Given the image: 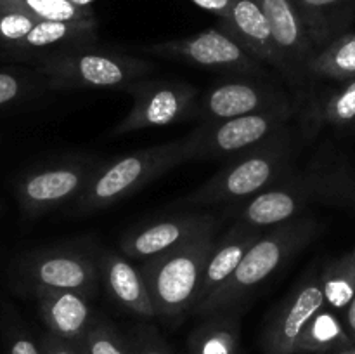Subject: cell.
<instances>
[{
    "instance_id": "cell-33",
    "label": "cell",
    "mask_w": 355,
    "mask_h": 354,
    "mask_svg": "<svg viewBox=\"0 0 355 354\" xmlns=\"http://www.w3.org/2000/svg\"><path fill=\"white\" fill-rule=\"evenodd\" d=\"M40 349L42 354H83L78 344L59 339L51 332H47L40 339Z\"/></svg>"
},
{
    "instance_id": "cell-36",
    "label": "cell",
    "mask_w": 355,
    "mask_h": 354,
    "mask_svg": "<svg viewBox=\"0 0 355 354\" xmlns=\"http://www.w3.org/2000/svg\"><path fill=\"white\" fill-rule=\"evenodd\" d=\"M68 2L75 3V6H80V7H90V3H94L96 0H68Z\"/></svg>"
},
{
    "instance_id": "cell-4",
    "label": "cell",
    "mask_w": 355,
    "mask_h": 354,
    "mask_svg": "<svg viewBox=\"0 0 355 354\" xmlns=\"http://www.w3.org/2000/svg\"><path fill=\"white\" fill-rule=\"evenodd\" d=\"M186 162L189 160L184 139L137 149L110 162H103L87 189L69 207L68 215L82 217L114 207Z\"/></svg>"
},
{
    "instance_id": "cell-1",
    "label": "cell",
    "mask_w": 355,
    "mask_h": 354,
    "mask_svg": "<svg viewBox=\"0 0 355 354\" xmlns=\"http://www.w3.org/2000/svg\"><path fill=\"white\" fill-rule=\"evenodd\" d=\"M318 235L319 222L311 214H302L283 224L263 229L262 236L245 253L238 269L215 294L196 305L193 314L207 318L238 309L253 290L293 259Z\"/></svg>"
},
{
    "instance_id": "cell-23",
    "label": "cell",
    "mask_w": 355,
    "mask_h": 354,
    "mask_svg": "<svg viewBox=\"0 0 355 354\" xmlns=\"http://www.w3.org/2000/svg\"><path fill=\"white\" fill-rule=\"evenodd\" d=\"M352 346V339L338 316L322 307L297 340L295 354H335Z\"/></svg>"
},
{
    "instance_id": "cell-22",
    "label": "cell",
    "mask_w": 355,
    "mask_h": 354,
    "mask_svg": "<svg viewBox=\"0 0 355 354\" xmlns=\"http://www.w3.org/2000/svg\"><path fill=\"white\" fill-rule=\"evenodd\" d=\"M304 19L309 37L315 49L338 37V30L347 21L355 0H291Z\"/></svg>"
},
{
    "instance_id": "cell-32",
    "label": "cell",
    "mask_w": 355,
    "mask_h": 354,
    "mask_svg": "<svg viewBox=\"0 0 355 354\" xmlns=\"http://www.w3.org/2000/svg\"><path fill=\"white\" fill-rule=\"evenodd\" d=\"M28 92V82L19 75L0 71V106L16 103Z\"/></svg>"
},
{
    "instance_id": "cell-39",
    "label": "cell",
    "mask_w": 355,
    "mask_h": 354,
    "mask_svg": "<svg viewBox=\"0 0 355 354\" xmlns=\"http://www.w3.org/2000/svg\"><path fill=\"white\" fill-rule=\"evenodd\" d=\"M0 210H2V207H0Z\"/></svg>"
},
{
    "instance_id": "cell-19",
    "label": "cell",
    "mask_w": 355,
    "mask_h": 354,
    "mask_svg": "<svg viewBox=\"0 0 355 354\" xmlns=\"http://www.w3.org/2000/svg\"><path fill=\"white\" fill-rule=\"evenodd\" d=\"M101 280L118 305L139 318H158L141 269H135L123 255L116 252H103L99 255Z\"/></svg>"
},
{
    "instance_id": "cell-34",
    "label": "cell",
    "mask_w": 355,
    "mask_h": 354,
    "mask_svg": "<svg viewBox=\"0 0 355 354\" xmlns=\"http://www.w3.org/2000/svg\"><path fill=\"white\" fill-rule=\"evenodd\" d=\"M194 6L201 7V9L208 10V12H214L215 16L224 17L227 14L229 7H231L232 0H191Z\"/></svg>"
},
{
    "instance_id": "cell-6",
    "label": "cell",
    "mask_w": 355,
    "mask_h": 354,
    "mask_svg": "<svg viewBox=\"0 0 355 354\" xmlns=\"http://www.w3.org/2000/svg\"><path fill=\"white\" fill-rule=\"evenodd\" d=\"M101 283L99 255L92 243L69 242L31 250L10 266L16 292L37 297L44 292L71 290L94 298Z\"/></svg>"
},
{
    "instance_id": "cell-10",
    "label": "cell",
    "mask_w": 355,
    "mask_h": 354,
    "mask_svg": "<svg viewBox=\"0 0 355 354\" xmlns=\"http://www.w3.org/2000/svg\"><path fill=\"white\" fill-rule=\"evenodd\" d=\"M132 108L111 130V135H127L142 128L166 127L184 120L196 106L198 89L182 80L139 78L125 89Z\"/></svg>"
},
{
    "instance_id": "cell-2",
    "label": "cell",
    "mask_w": 355,
    "mask_h": 354,
    "mask_svg": "<svg viewBox=\"0 0 355 354\" xmlns=\"http://www.w3.org/2000/svg\"><path fill=\"white\" fill-rule=\"evenodd\" d=\"M354 180L340 163L311 165L300 176H286L243 203L238 222L257 229L283 224L304 214L312 203H347Z\"/></svg>"
},
{
    "instance_id": "cell-18",
    "label": "cell",
    "mask_w": 355,
    "mask_h": 354,
    "mask_svg": "<svg viewBox=\"0 0 355 354\" xmlns=\"http://www.w3.org/2000/svg\"><path fill=\"white\" fill-rule=\"evenodd\" d=\"M35 301L47 332L68 342H82L96 318L90 305L92 298L78 292H44L38 294Z\"/></svg>"
},
{
    "instance_id": "cell-20",
    "label": "cell",
    "mask_w": 355,
    "mask_h": 354,
    "mask_svg": "<svg viewBox=\"0 0 355 354\" xmlns=\"http://www.w3.org/2000/svg\"><path fill=\"white\" fill-rule=\"evenodd\" d=\"M262 233L263 229H257L252 228V226L243 224V222H236L222 236V239L217 242L214 252H211L210 260H208L196 305L207 301L211 294H215L231 278V274L238 269L245 253L262 236Z\"/></svg>"
},
{
    "instance_id": "cell-9",
    "label": "cell",
    "mask_w": 355,
    "mask_h": 354,
    "mask_svg": "<svg viewBox=\"0 0 355 354\" xmlns=\"http://www.w3.org/2000/svg\"><path fill=\"white\" fill-rule=\"evenodd\" d=\"M290 117L291 113L270 111L203 121L184 137L187 160L232 158L286 130Z\"/></svg>"
},
{
    "instance_id": "cell-14",
    "label": "cell",
    "mask_w": 355,
    "mask_h": 354,
    "mask_svg": "<svg viewBox=\"0 0 355 354\" xmlns=\"http://www.w3.org/2000/svg\"><path fill=\"white\" fill-rule=\"evenodd\" d=\"M208 229H217V219L211 214L200 212L173 215L125 233L120 239V248L123 255L144 262L182 245Z\"/></svg>"
},
{
    "instance_id": "cell-21",
    "label": "cell",
    "mask_w": 355,
    "mask_h": 354,
    "mask_svg": "<svg viewBox=\"0 0 355 354\" xmlns=\"http://www.w3.org/2000/svg\"><path fill=\"white\" fill-rule=\"evenodd\" d=\"M241 319L239 311L207 316L187 339L189 354H239Z\"/></svg>"
},
{
    "instance_id": "cell-12",
    "label": "cell",
    "mask_w": 355,
    "mask_h": 354,
    "mask_svg": "<svg viewBox=\"0 0 355 354\" xmlns=\"http://www.w3.org/2000/svg\"><path fill=\"white\" fill-rule=\"evenodd\" d=\"M324 305L319 274L302 278L267 318L260 337L262 353L295 354V346L305 326Z\"/></svg>"
},
{
    "instance_id": "cell-38",
    "label": "cell",
    "mask_w": 355,
    "mask_h": 354,
    "mask_svg": "<svg viewBox=\"0 0 355 354\" xmlns=\"http://www.w3.org/2000/svg\"><path fill=\"white\" fill-rule=\"evenodd\" d=\"M352 253H354V257H355V248H354V250H352Z\"/></svg>"
},
{
    "instance_id": "cell-30",
    "label": "cell",
    "mask_w": 355,
    "mask_h": 354,
    "mask_svg": "<svg viewBox=\"0 0 355 354\" xmlns=\"http://www.w3.org/2000/svg\"><path fill=\"white\" fill-rule=\"evenodd\" d=\"M132 354H173L162 333L151 325H137L128 333Z\"/></svg>"
},
{
    "instance_id": "cell-27",
    "label": "cell",
    "mask_w": 355,
    "mask_h": 354,
    "mask_svg": "<svg viewBox=\"0 0 355 354\" xmlns=\"http://www.w3.org/2000/svg\"><path fill=\"white\" fill-rule=\"evenodd\" d=\"M0 10L26 14L37 21H82L96 17L92 7H80L68 0H0Z\"/></svg>"
},
{
    "instance_id": "cell-16",
    "label": "cell",
    "mask_w": 355,
    "mask_h": 354,
    "mask_svg": "<svg viewBox=\"0 0 355 354\" xmlns=\"http://www.w3.org/2000/svg\"><path fill=\"white\" fill-rule=\"evenodd\" d=\"M269 19L274 44L286 66V75L307 71V62L315 54L314 42L309 37L304 19L291 0H259Z\"/></svg>"
},
{
    "instance_id": "cell-25",
    "label": "cell",
    "mask_w": 355,
    "mask_h": 354,
    "mask_svg": "<svg viewBox=\"0 0 355 354\" xmlns=\"http://www.w3.org/2000/svg\"><path fill=\"white\" fill-rule=\"evenodd\" d=\"M307 71L338 82L355 78V33H342L315 51L307 62Z\"/></svg>"
},
{
    "instance_id": "cell-26",
    "label": "cell",
    "mask_w": 355,
    "mask_h": 354,
    "mask_svg": "<svg viewBox=\"0 0 355 354\" xmlns=\"http://www.w3.org/2000/svg\"><path fill=\"white\" fill-rule=\"evenodd\" d=\"M321 287L326 304L336 311H343L355 297V257L354 253L340 257L324 267L321 274Z\"/></svg>"
},
{
    "instance_id": "cell-29",
    "label": "cell",
    "mask_w": 355,
    "mask_h": 354,
    "mask_svg": "<svg viewBox=\"0 0 355 354\" xmlns=\"http://www.w3.org/2000/svg\"><path fill=\"white\" fill-rule=\"evenodd\" d=\"M38 21L33 17L12 10H0V47L7 51L19 44L35 28Z\"/></svg>"
},
{
    "instance_id": "cell-37",
    "label": "cell",
    "mask_w": 355,
    "mask_h": 354,
    "mask_svg": "<svg viewBox=\"0 0 355 354\" xmlns=\"http://www.w3.org/2000/svg\"><path fill=\"white\" fill-rule=\"evenodd\" d=\"M335 354H355V346H352V347H347V349L338 351V353H335Z\"/></svg>"
},
{
    "instance_id": "cell-13",
    "label": "cell",
    "mask_w": 355,
    "mask_h": 354,
    "mask_svg": "<svg viewBox=\"0 0 355 354\" xmlns=\"http://www.w3.org/2000/svg\"><path fill=\"white\" fill-rule=\"evenodd\" d=\"M283 111L291 113L290 101L281 90L253 80H229L211 87L198 104L203 121L227 120L245 115Z\"/></svg>"
},
{
    "instance_id": "cell-24",
    "label": "cell",
    "mask_w": 355,
    "mask_h": 354,
    "mask_svg": "<svg viewBox=\"0 0 355 354\" xmlns=\"http://www.w3.org/2000/svg\"><path fill=\"white\" fill-rule=\"evenodd\" d=\"M355 121V78L338 90L315 99L304 117L305 134L312 135L326 125L345 127Z\"/></svg>"
},
{
    "instance_id": "cell-8",
    "label": "cell",
    "mask_w": 355,
    "mask_h": 354,
    "mask_svg": "<svg viewBox=\"0 0 355 354\" xmlns=\"http://www.w3.org/2000/svg\"><path fill=\"white\" fill-rule=\"evenodd\" d=\"M103 160L90 155L66 156L24 174L16 184L19 208L28 217L71 207L87 189Z\"/></svg>"
},
{
    "instance_id": "cell-31",
    "label": "cell",
    "mask_w": 355,
    "mask_h": 354,
    "mask_svg": "<svg viewBox=\"0 0 355 354\" xmlns=\"http://www.w3.org/2000/svg\"><path fill=\"white\" fill-rule=\"evenodd\" d=\"M7 354H42L40 342H35L33 337L23 326L12 325L6 332Z\"/></svg>"
},
{
    "instance_id": "cell-15",
    "label": "cell",
    "mask_w": 355,
    "mask_h": 354,
    "mask_svg": "<svg viewBox=\"0 0 355 354\" xmlns=\"http://www.w3.org/2000/svg\"><path fill=\"white\" fill-rule=\"evenodd\" d=\"M218 28L234 38L250 56L286 73V66L274 44L269 19L259 0H232L227 14L218 17Z\"/></svg>"
},
{
    "instance_id": "cell-7",
    "label": "cell",
    "mask_w": 355,
    "mask_h": 354,
    "mask_svg": "<svg viewBox=\"0 0 355 354\" xmlns=\"http://www.w3.org/2000/svg\"><path fill=\"white\" fill-rule=\"evenodd\" d=\"M76 47L37 61V71L52 90L118 89L125 90L135 80L155 69L149 61L120 54Z\"/></svg>"
},
{
    "instance_id": "cell-3",
    "label": "cell",
    "mask_w": 355,
    "mask_h": 354,
    "mask_svg": "<svg viewBox=\"0 0 355 354\" xmlns=\"http://www.w3.org/2000/svg\"><path fill=\"white\" fill-rule=\"evenodd\" d=\"M295 146L286 130L257 148L232 156L218 172L177 205L200 207L243 201L257 196L288 176L293 162Z\"/></svg>"
},
{
    "instance_id": "cell-11",
    "label": "cell",
    "mask_w": 355,
    "mask_h": 354,
    "mask_svg": "<svg viewBox=\"0 0 355 354\" xmlns=\"http://www.w3.org/2000/svg\"><path fill=\"white\" fill-rule=\"evenodd\" d=\"M155 56L200 66L207 69L241 73V75H263L259 59L250 56L238 42L220 28H208L196 35L175 40L159 42L148 47Z\"/></svg>"
},
{
    "instance_id": "cell-35",
    "label": "cell",
    "mask_w": 355,
    "mask_h": 354,
    "mask_svg": "<svg viewBox=\"0 0 355 354\" xmlns=\"http://www.w3.org/2000/svg\"><path fill=\"white\" fill-rule=\"evenodd\" d=\"M345 328H347V332H349L350 339H352V342L355 346V297L349 304V307L345 309Z\"/></svg>"
},
{
    "instance_id": "cell-28",
    "label": "cell",
    "mask_w": 355,
    "mask_h": 354,
    "mask_svg": "<svg viewBox=\"0 0 355 354\" xmlns=\"http://www.w3.org/2000/svg\"><path fill=\"white\" fill-rule=\"evenodd\" d=\"M83 354H132L128 337L103 314L96 316L89 332L78 344Z\"/></svg>"
},
{
    "instance_id": "cell-17",
    "label": "cell",
    "mask_w": 355,
    "mask_h": 354,
    "mask_svg": "<svg viewBox=\"0 0 355 354\" xmlns=\"http://www.w3.org/2000/svg\"><path fill=\"white\" fill-rule=\"evenodd\" d=\"M97 17L82 21H38L33 30L7 49L10 56L35 61L76 47H89L97 42Z\"/></svg>"
},
{
    "instance_id": "cell-5",
    "label": "cell",
    "mask_w": 355,
    "mask_h": 354,
    "mask_svg": "<svg viewBox=\"0 0 355 354\" xmlns=\"http://www.w3.org/2000/svg\"><path fill=\"white\" fill-rule=\"evenodd\" d=\"M215 233L217 229H208L142 262L141 273L158 318L182 319L186 314H193L208 260L217 245Z\"/></svg>"
}]
</instances>
